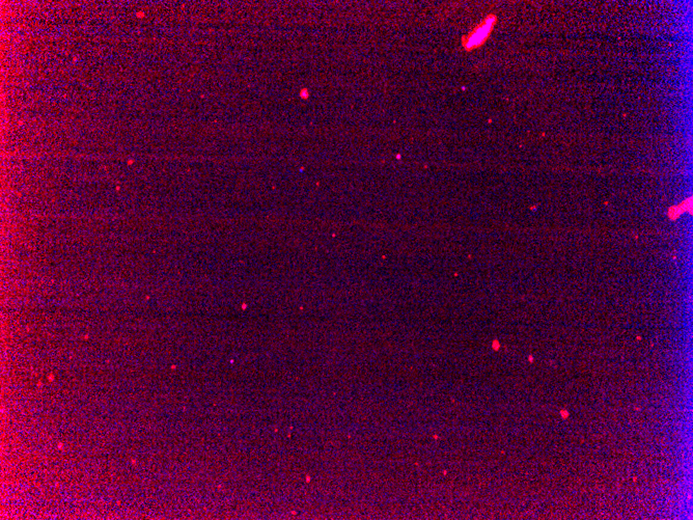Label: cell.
<instances>
[{"label":"cell","instance_id":"1","mask_svg":"<svg viewBox=\"0 0 693 520\" xmlns=\"http://www.w3.org/2000/svg\"><path fill=\"white\" fill-rule=\"evenodd\" d=\"M496 21L498 18L496 16H487L480 26H476L469 35H464L462 38V45L465 50L471 51L482 46L491 35Z\"/></svg>","mask_w":693,"mask_h":520}]
</instances>
